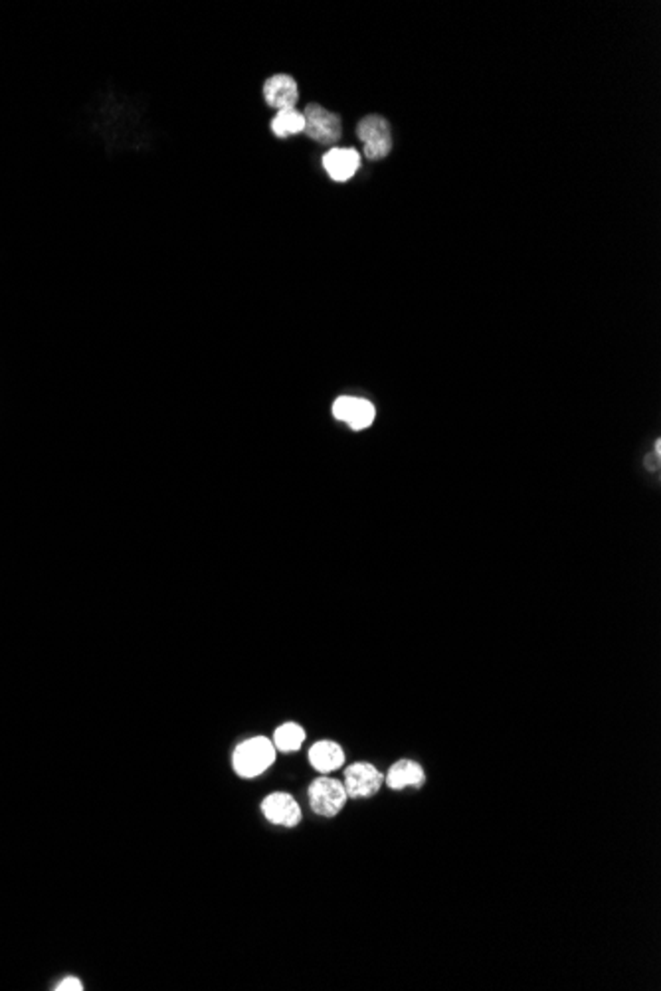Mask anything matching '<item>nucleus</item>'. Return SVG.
<instances>
[{
	"label": "nucleus",
	"mask_w": 661,
	"mask_h": 991,
	"mask_svg": "<svg viewBox=\"0 0 661 991\" xmlns=\"http://www.w3.org/2000/svg\"><path fill=\"white\" fill-rule=\"evenodd\" d=\"M56 989H58V991H82L84 986H82V982H80L78 977H65L64 982L58 984Z\"/></svg>",
	"instance_id": "4468645a"
},
{
	"label": "nucleus",
	"mask_w": 661,
	"mask_h": 991,
	"mask_svg": "<svg viewBox=\"0 0 661 991\" xmlns=\"http://www.w3.org/2000/svg\"><path fill=\"white\" fill-rule=\"evenodd\" d=\"M310 762L311 766L321 774H329L333 770H339L345 762V752L337 742L333 741H321L311 746L310 751Z\"/></svg>",
	"instance_id": "9b49d317"
},
{
	"label": "nucleus",
	"mask_w": 661,
	"mask_h": 991,
	"mask_svg": "<svg viewBox=\"0 0 661 991\" xmlns=\"http://www.w3.org/2000/svg\"><path fill=\"white\" fill-rule=\"evenodd\" d=\"M305 741V731L300 724L285 722L273 734V746L281 752H295Z\"/></svg>",
	"instance_id": "ddd939ff"
},
{
	"label": "nucleus",
	"mask_w": 661,
	"mask_h": 991,
	"mask_svg": "<svg viewBox=\"0 0 661 991\" xmlns=\"http://www.w3.org/2000/svg\"><path fill=\"white\" fill-rule=\"evenodd\" d=\"M303 119L305 137L319 142V145L333 147L343 137V121H340V115L329 112L321 103L307 105L303 109Z\"/></svg>",
	"instance_id": "f03ea898"
},
{
	"label": "nucleus",
	"mask_w": 661,
	"mask_h": 991,
	"mask_svg": "<svg viewBox=\"0 0 661 991\" xmlns=\"http://www.w3.org/2000/svg\"><path fill=\"white\" fill-rule=\"evenodd\" d=\"M261 811L268 821L275 825H285V828H295L301 821V809L297 806V801L290 796L278 791L261 801Z\"/></svg>",
	"instance_id": "1a4fd4ad"
},
{
	"label": "nucleus",
	"mask_w": 661,
	"mask_h": 991,
	"mask_svg": "<svg viewBox=\"0 0 661 991\" xmlns=\"http://www.w3.org/2000/svg\"><path fill=\"white\" fill-rule=\"evenodd\" d=\"M263 102L268 107L281 112V109H293L300 102V85L290 74H273L263 82L261 87Z\"/></svg>",
	"instance_id": "39448f33"
},
{
	"label": "nucleus",
	"mask_w": 661,
	"mask_h": 991,
	"mask_svg": "<svg viewBox=\"0 0 661 991\" xmlns=\"http://www.w3.org/2000/svg\"><path fill=\"white\" fill-rule=\"evenodd\" d=\"M360 152L352 147H330L321 157V167L333 182H347L360 169Z\"/></svg>",
	"instance_id": "423d86ee"
},
{
	"label": "nucleus",
	"mask_w": 661,
	"mask_h": 991,
	"mask_svg": "<svg viewBox=\"0 0 661 991\" xmlns=\"http://www.w3.org/2000/svg\"><path fill=\"white\" fill-rule=\"evenodd\" d=\"M357 137L369 161H380L392 151V133L389 121L380 115H367L359 121Z\"/></svg>",
	"instance_id": "7ed1b4c3"
},
{
	"label": "nucleus",
	"mask_w": 661,
	"mask_h": 991,
	"mask_svg": "<svg viewBox=\"0 0 661 991\" xmlns=\"http://www.w3.org/2000/svg\"><path fill=\"white\" fill-rule=\"evenodd\" d=\"M275 746L266 736L242 742L234 751V772L242 778H258L273 764Z\"/></svg>",
	"instance_id": "f257e3e1"
},
{
	"label": "nucleus",
	"mask_w": 661,
	"mask_h": 991,
	"mask_svg": "<svg viewBox=\"0 0 661 991\" xmlns=\"http://www.w3.org/2000/svg\"><path fill=\"white\" fill-rule=\"evenodd\" d=\"M270 129L273 137L278 139H290V137H295L303 133L305 129V119H303V113L297 112V109H281V112H278L273 115L271 123H270Z\"/></svg>",
	"instance_id": "f8f14e48"
},
{
	"label": "nucleus",
	"mask_w": 661,
	"mask_h": 991,
	"mask_svg": "<svg viewBox=\"0 0 661 991\" xmlns=\"http://www.w3.org/2000/svg\"><path fill=\"white\" fill-rule=\"evenodd\" d=\"M424 781H426V774L422 766L412 762V760H400V762H396L387 774V784L390 790L422 788Z\"/></svg>",
	"instance_id": "9d476101"
},
{
	"label": "nucleus",
	"mask_w": 661,
	"mask_h": 991,
	"mask_svg": "<svg viewBox=\"0 0 661 991\" xmlns=\"http://www.w3.org/2000/svg\"><path fill=\"white\" fill-rule=\"evenodd\" d=\"M382 774L377 768L367 762H357L347 768L343 786L347 790L349 798H370L377 794L382 786Z\"/></svg>",
	"instance_id": "0eeeda50"
},
{
	"label": "nucleus",
	"mask_w": 661,
	"mask_h": 991,
	"mask_svg": "<svg viewBox=\"0 0 661 991\" xmlns=\"http://www.w3.org/2000/svg\"><path fill=\"white\" fill-rule=\"evenodd\" d=\"M333 416L339 422H345L352 429H367L372 422L377 410L374 406L365 398H355V396H339L333 402Z\"/></svg>",
	"instance_id": "6e6552de"
},
{
	"label": "nucleus",
	"mask_w": 661,
	"mask_h": 991,
	"mask_svg": "<svg viewBox=\"0 0 661 991\" xmlns=\"http://www.w3.org/2000/svg\"><path fill=\"white\" fill-rule=\"evenodd\" d=\"M349 796L343 781L333 778H319L310 786L311 809L323 818H333L343 809Z\"/></svg>",
	"instance_id": "20e7f679"
}]
</instances>
